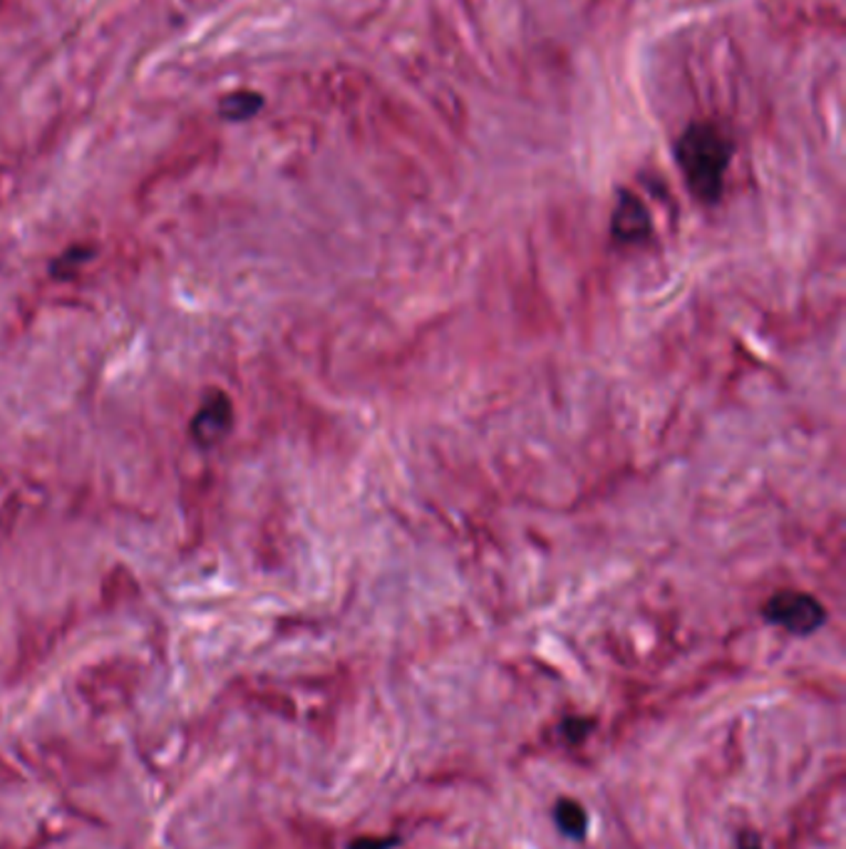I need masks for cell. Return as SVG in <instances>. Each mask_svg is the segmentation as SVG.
<instances>
[{
    "instance_id": "obj_1",
    "label": "cell",
    "mask_w": 846,
    "mask_h": 849,
    "mask_svg": "<svg viewBox=\"0 0 846 849\" xmlns=\"http://www.w3.org/2000/svg\"><path fill=\"white\" fill-rule=\"evenodd\" d=\"M678 165L690 191L700 201H718L730 165V142L708 122L690 125L676 147Z\"/></svg>"
},
{
    "instance_id": "obj_2",
    "label": "cell",
    "mask_w": 846,
    "mask_h": 849,
    "mask_svg": "<svg viewBox=\"0 0 846 849\" xmlns=\"http://www.w3.org/2000/svg\"><path fill=\"white\" fill-rule=\"evenodd\" d=\"M762 617L772 627L790 631L794 636H810V633L822 629V623L827 621V611H824L817 599L804 594V591L784 589L764 603Z\"/></svg>"
},
{
    "instance_id": "obj_3",
    "label": "cell",
    "mask_w": 846,
    "mask_h": 849,
    "mask_svg": "<svg viewBox=\"0 0 846 849\" xmlns=\"http://www.w3.org/2000/svg\"><path fill=\"white\" fill-rule=\"evenodd\" d=\"M233 425V407L223 393H211L191 421V437L201 447H213L227 439Z\"/></svg>"
},
{
    "instance_id": "obj_4",
    "label": "cell",
    "mask_w": 846,
    "mask_h": 849,
    "mask_svg": "<svg viewBox=\"0 0 846 849\" xmlns=\"http://www.w3.org/2000/svg\"><path fill=\"white\" fill-rule=\"evenodd\" d=\"M648 229H650V219L644 204H640V199H636L634 194H624L614 217L616 237L624 241H638L646 237Z\"/></svg>"
},
{
    "instance_id": "obj_5",
    "label": "cell",
    "mask_w": 846,
    "mask_h": 849,
    "mask_svg": "<svg viewBox=\"0 0 846 849\" xmlns=\"http://www.w3.org/2000/svg\"><path fill=\"white\" fill-rule=\"evenodd\" d=\"M554 820L558 825V830H562L566 837H571V840H584L586 837L588 815L584 810V805L571 800V797H564V800L556 803Z\"/></svg>"
},
{
    "instance_id": "obj_6",
    "label": "cell",
    "mask_w": 846,
    "mask_h": 849,
    "mask_svg": "<svg viewBox=\"0 0 846 849\" xmlns=\"http://www.w3.org/2000/svg\"><path fill=\"white\" fill-rule=\"evenodd\" d=\"M261 107V97L253 95V92H239V95H231L227 102H223V112L231 120H243V117H251L253 112H257Z\"/></svg>"
},
{
    "instance_id": "obj_7",
    "label": "cell",
    "mask_w": 846,
    "mask_h": 849,
    "mask_svg": "<svg viewBox=\"0 0 846 849\" xmlns=\"http://www.w3.org/2000/svg\"><path fill=\"white\" fill-rule=\"evenodd\" d=\"M591 728H594V723H591L588 718H566V721L562 723L564 738H566L568 743H574V745L584 743V741L588 738V735H591Z\"/></svg>"
},
{
    "instance_id": "obj_8",
    "label": "cell",
    "mask_w": 846,
    "mask_h": 849,
    "mask_svg": "<svg viewBox=\"0 0 846 849\" xmlns=\"http://www.w3.org/2000/svg\"><path fill=\"white\" fill-rule=\"evenodd\" d=\"M397 842H400L397 837H358L348 845V849H390Z\"/></svg>"
},
{
    "instance_id": "obj_9",
    "label": "cell",
    "mask_w": 846,
    "mask_h": 849,
    "mask_svg": "<svg viewBox=\"0 0 846 849\" xmlns=\"http://www.w3.org/2000/svg\"><path fill=\"white\" fill-rule=\"evenodd\" d=\"M738 849H762V840L758 832L752 830H745L740 835V842H738Z\"/></svg>"
}]
</instances>
